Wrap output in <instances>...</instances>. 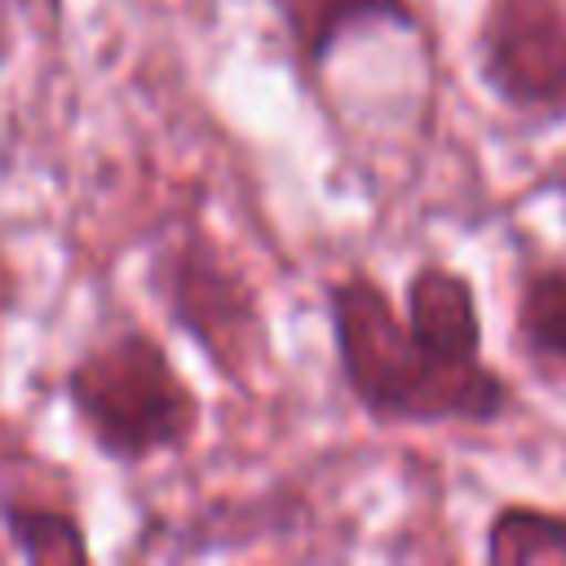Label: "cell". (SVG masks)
<instances>
[{
  "mask_svg": "<svg viewBox=\"0 0 566 566\" xmlns=\"http://www.w3.org/2000/svg\"><path fill=\"white\" fill-rule=\"evenodd\" d=\"M0 526L9 535L13 557H22V562H62V566H71V562L93 557L84 522L66 504L4 495L0 500Z\"/></svg>",
  "mask_w": 566,
  "mask_h": 566,
  "instance_id": "ba28073f",
  "label": "cell"
},
{
  "mask_svg": "<svg viewBox=\"0 0 566 566\" xmlns=\"http://www.w3.org/2000/svg\"><path fill=\"white\" fill-rule=\"evenodd\" d=\"M4 35H9V0H0V57H4Z\"/></svg>",
  "mask_w": 566,
  "mask_h": 566,
  "instance_id": "9c48e42d",
  "label": "cell"
},
{
  "mask_svg": "<svg viewBox=\"0 0 566 566\" xmlns=\"http://www.w3.org/2000/svg\"><path fill=\"white\" fill-rule=\"evenodd\" d=\"M150 292L168 323L226 376L243 380L252 358L265 349V323L248 279L203 234H177L150 256Z\"/></svg>",
  "mask_w": 566,
  "mask_h": 566,
  "instance_id": "3957f363",
  "label": "cell"
},
{
  "mask_svg": "<svg viewBox=\"0 0 566 566\" xmlns=\"http://www.w3.org/2000/svg\"><path fill=\"white\" fill-rule=\"evenodd\" d=\"M509 340L517 363L566 398V256L522 252L513 265Z\"/></svg>",
  "mask_w": 566,
  "mask_h": 566,
  "instance_id": "5b68a950",
  "label": "cell"
},
{
  "mask_svg": "<svg viewBox=\"0 0 566 566\" xmlns=\"http://www.w3.org/2000/svg\"><path fill=\"white\" fill-rule=\"evenodd\" d=\"M292 62L301 75H323L327 57L358 31L367 27H394V31H416L420 13L411 0H270Z\"/></svg>",
  "mask_w": 566,
  "mask_h": 566,
  "instance_id": "8992f818",
  "label": "cell"
},
{
  "mask_svg": "<svg viewBox=\"0 0 566 566\" xmlns=\"http://www.w3.org/2000/svg\"><path fill=\"white\" fill-rule=\"evenodd\" d=\"M473 75L522 128L566 124V0H482L473 22Z\"/></svg>",
  "mask_w": 566,
  "mask_h": 566,
  "instance_id": "277c9868",
  "label": "cell"
},
{
  "mask_svg": "<svg viewBox=\"0 0 566 566\" xmlns=\"http://www.w3.org/2000/svg\"><path fill=\"white\" fill-rule=\"evenodd\" d=\"M323 301L336 371L367 420L411 429H486L517 407L509 376L491 367L486 354L464 358L429 340L371 274L354 270L332 279Z\"/></svg>",
  "mask_w": 566,
  "mask_h": 566,
  "instance_id": "6da1fadb",
  "label": "cell"
},
{
  "mask_svg": "<svg viewBox=\"0 0 566 566\" xmlns=\"http://www.w3.org/2000/svg\"><path fill=\"white\" fill-rule=\"evenodd\" d=\"M482 557L495 566L566 562V509L509 500L482 526Z\"/></svg>",
  "mask_w": 566,
  "mask_h": 566,
  "instance_id": "52a82bcc",
  "label": "cell"
},
{
  "mask_svg": "<svg viewBox=\"0 0 566 566\" xmlns=\"http://www.w3.org/2000/svg\"><path fill=\"white\" fill-rule=\"evenodd\" d=\"M62 398L97 455L115 464L186 451L199 433V398L146 327L93 340L66 367Z\"/></svg>",
  "mask_w": 566,
  "mask_h": 566,
  "instance_id": "7a4b0ae2",
  "label": "cell"
}]
</instances>
